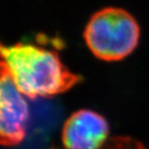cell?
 <instances>
[{
    "instance_id": "obj_3",
    "label": "cell",
    "mask_w": 149,
    "mask_h": 149,
    "mask_svg": "<svg viewBox=\"0 0 149 149\" xmlns=\"http://www.w3.org/2000/svg\"><path fill=\"white\" fill-rule=\"evenodd\" d=\"M29 105L7 71L1 67L0 82V142L5 146L21 144L26 136Z\"/></svg>"
},
{
    "instance_id": "obj_4",
    "label": "cell",
    "mask_w": 149,
    "mask_h": 149,
    "mask_svg": "<svg viewBox=\"0 0 149 149\" xmlns=\"http://www.w3.org/2000/svg\"><path fill=\"white\" fill-rule=\"evenodd\" d=\"M110 127L103 116L91 110L74 112L62 129L66 149H102L109 140Z\"/></svg>"
},
{
    "instance_id": "obj_5",
    "label": "cell",
    "mask_w": 149,
    "mask_h": 149,
    "mask_svg": "<svg viewBox=\"0 0 149 149\" xmlns=\"http://www.w3.org/2000/svg\"><path fill=\"white\" fill-rule=\"evenodd\" d=\"M102 149H145L144 146L130 137H113L109 139Z\"/></svg>"
},
{
    "instance_id": "obj_2",
    "label": "cell",
    "mask_w": 149,
    "mask_h": 149,
    "mask_svg": "<svg viewBox=\"0 0 149 149\" xmlns=\"http://www.w3.org/2000/svg\"><path fill=\"white\" fill-rule=\"evenodd\" d=\"M140 37L136 19L126 10L105 7L93 14L84 38L93 54L104 61H119L135 50Z\"/></svg>"
},
{
    "instance_id": "obj_1",
    "label": "cell",
    "mask_w": 149,
    "mask_h": 149,
    "mask_svg": "<svg viewBox=\"0 0 149 149\" xmlns=\"http://www.w3.org/2000/svg\"><path fill=\"white\" fill-rule=\"evenodd\" d=\"M1 67L24 96L52 97L70 90L82 78L70 71L58 52L33 43L1 45Z\"/></svg>"
}]
</instances>
